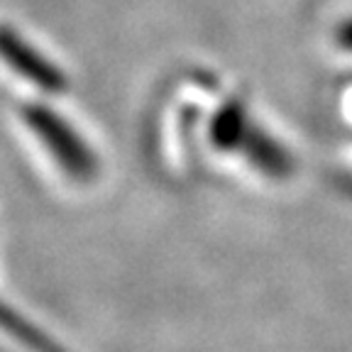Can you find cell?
<instances>
[{
  "label": "cell",
  "instance_id": "277c9868",
  "mask_svg": "<svg viewBox=\"0 0 352 352\" xmlns=\"http://www.w3.org/2000/svg\"><path fill=\"white\" fill-rule=\"evenodd\" d=\"M0 325H3L10 336H15L17 340L25 342L32 352H61L54 342L47 340L37 328H32L28 320L20 318V316H17L15 311H10L6 303H0Z\"/></svg>",
  "mask_w": 352,
  "mask_h": 352
},
{
  "label": "cell",
  "instance_id": "7a4b0ae2",
  "mask_svg": "<svg viewBox=\"0 0 352 352\" xmlns=\"http://www.w3.org/2000/svg\"><path fill=\"white\" fill-rule=\"evenodd\" d=\"M0 54L10 66H15L17 72H22L30 81H34L37 86L47 88V91H61L64 88V78L61 74H56L50 64H44L42 56H37L32 50H28L12 34L0 30Z\"/></svg>",
  "mask_w": 352,
  "mask_h": 352
},
{
  "label": "cell",
  "instance_id": "6da1fadb",
  "mask_svg": "<svg viewBox=\"0 0 352 352\" xmlns=\"http://www.w3.org/2000/svg\"><path fill=\"white\" fill-rule=\"evenodd\" d=\"M25 122L37 135L39 142L47 147V152L54 157L56 164L72 179H76V182H91L94 179L96 171H98V162H96L91 147L61 118H56L50 108H44V105L25 108Z\"/></svg>",
  "mask_w": 352,
  "mask_h": 352
},
{
  "label": "cell",
  "instance_id": "3957f363",
  "mask_svg": "<svg viewBox=\"0 0 352 352\" xmlns=\"http://www.w3.org/2000/svg\"><path fill=\"white\" fill-rule=\"evenodd\" d=\"M254 130L245 120V113L237 103H230L220 110L210 127V138L223 149H245L252 140Z\"/></svg>",
  "mask_w": 352,
  "mask_h": 352
}]
</instances>
